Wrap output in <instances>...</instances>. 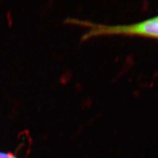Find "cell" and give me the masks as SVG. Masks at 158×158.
<instances>
[{"label": "cell", "instance_id": "1", "mask_svg": "<svg viewBox=\"0 0 158 158\" xmlns=\"http://www.w3.org/2000/svg\"><path fill=\"white\" fill-rule=\"evenodd\" d=\"M68 23L88 28V32L82 36V41L103 36L140 37L158 40V15L135 23L115 25H108L74 19H68Z\"/></svg>", "mask_w": 158, "mask_h": 158}, {"label": "cell", "instance_id": "2", "mask_svg": "<svg viewBox=\"0 0 158 158\" xmlns=\"http://www.w3.org/2000/svg\"><path fill=\"white\" fill-rule=\"evenodd\" d=\"M0 158H17V157H15L11 154H6V153L0 152Z\"/></svg>", "mask_w": 158, "mask_h": 158}]
</instances>
